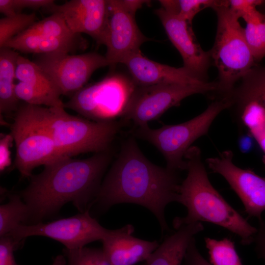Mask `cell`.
I'll return each mask as SVG.
<instances>
[{
  "mask_svg": "<svg viewBox=\"0 0 265 265\" xmlns=\"http://www.w3.org/2000/svg\"><path fill=\"white\" fill-rule=\"evenodd\" d=\"M179 172L150 162L130 136L122 143L95 202L104 210L122 203L142 206L155 216L162 233L169 231L164 211L168 204L178 201Z\"/></svg>",
  "mask_w": 265,
  "mask_h": 265,
  "instance_id": "1",
  "label": "cell"
},
{
  "mask_svg": "<svg viewBox=\"0 0 265 265\" xmlns=\"http://www.w3.org/2000/svg\"><path fill=\"white\" fill-rule=\"evenodd\" d=\"M111 149L83 159L63 157L31 176L20 196L30 218L41 220L71 202L81 212L95 201L103 176L113 157Z\"/></svg>",
  "mask_w": 265,
  "mask_h": 265,
  "instance_id": "2",
  "label": "cell"
},
{
  "mask_svg": "<svg viewBox=\"0 0 265 265\" xmlns=\"http://www.w3.org/2000/svg\"><path fill=\"white\" fill-rule=\"evenodd\" d=\"M184 159L187 173L180 185L178 202L186 208L187 214L184 217H176L173 221V227L177 230L184 225L207 222L237 235L243 245L253 243L258 229L250 225L212 186L200 148L190 147Z\"/></svg>",
  "mask_w": 265,
  "mask_h": 265,
  "instance_id": "3",
  "label": "cell"
},
{
  "mask_svg": "<svg viewBox=\"0 0 265 265\" xmlns=\"http://www.w3.org/2000/svg\"><path fill=\"white\" fill-rule=\"evenodd\" d=\"M26 104L33 115L49 131L63 157L111 149L115 136L126 124L121 120L92 121L70 114L62 107Z\"/></svg>",
  "mask_w": 265,
  "mask_h": 265,
  "instance_id": "4",
  "label": "cell"
},
{
  "mask_svg": "<svg viewBox=\"0 0 265 265\" xmlns=\"http://www.w3.org/2000/svg\"><path fill=\"white\" fill-rule=\"evenodd\" d=\"M233 104L232 99L225 96L212 103L202 113L184 123L165 125L156 129L146 124L134 127L131 132L134 137L155 146L165 159L166 167L180 172L186 169L184 157L191 144L206 134L217 116Z\"/></svg>",
  "mask_w": 265,
  "mask_h": 265,
  "instance_id": "5",
  "label": "cell"
},
{
  "mask_svg": "<svg viewBox=\"0 0 265 265\" xmlns=\"http://www.w3.org/2000/svg\"><path fill=\"white\" fill-rule=\"evenodd\" d=\"M227 3L214 9L217 27L213 46L209 52L219 74L218 91L229 96L235 83L253 67L255 60L247 43L244 28Z\"/></svg>",
  "mask_w": 265,
  "mask_h": 265,
  "instance_id": "6",
  "label": "cell"
},
{
  "mask_svg": "<svg viewBox=\"0 0 265 265\" xmlns=\"http://www.w3.org/2000/svg\"><path fill=\"white\" fill-rule=\"evenodd\" d=\"M137 86L131 77L113 73L76 92L64 108L92 121L113 120L121 117Z\"/></svg>",
  "mask_w": 265,
  "mask_h": 265,
  "instance_id": "7",
  "label": "cell"
},
{
  "mask_svg": "<svg viewBox=\"0 0 265 265\" xmlns=\"http://www.w3.org/2000/svg\"><path fill=\"white\" fill-rule=\"evenodd\" d=\"M16 146L15 164L22 177L63 157L49 131L33 115L25 103L19 106L10 127Z\"/></svg>",
  "mask_w": 265,
  "mask_h": 265,
  "instance_id": "8",
  "label": "cell"
},
{
  "mask_svg": "<svg viewBox=\"0 0 265 265\" xmlns=\"http://www.w3.org/2000/svg\"><path fill=\"white\" fill-rule=\"evenodd\" d=\"M217 82L199 85L158 84L137 86L121 120L132 121L134 127L146 124L159 118L171 107L179 106L187 97L195 94L218 91Z\"/></svg>",
  "mask_w": 265,
  "mask_h": 265,
  "instance_id": "9",
  "label": "cell"
},
{
  "mask_svg": "<svg viewBox=\"0 0 265 265\" xmlns=\"http://www.w3.org/2000/svg\"><path fill=\"white\" fill-rule=\"evenodd\" d=\"M147 0H107L104 45L106 57L113 65L122 63L140 52L141 46L151 40L138 28L135 21L138 9Z\"/></svg>",
  "mask_w": 265,
  "mask_h": 265,
  "instance_id": "10",
  "label": "cell"
},
{
  "mask_svg": "<svg viewBox=\"0 0 265 265\" xmlns=\"http://www.w3.org/2000/svg\"><path fill=\"white\" fill-rule=\"evenodd\" d=\"M108 229L93 218L89 211L48 223L20 224L6 235L17 242L30 236H44L62 243L67 249H75L103 239Z\"/></svg>",
  "mask_w": 265,
  "mask_h": 265,
  "instance_id": "11",
  "label": "cell"
},
{
  "mask_svg": "<svg viewBox=\"0 0 265 265\" xmlns=\"http://www.w3.org/2000/svg\"><path fill=\"white\" fill-rule=\"evenodd\" d=\"M33 61L50 77L61 95H73L83 87L96 70L113 65L106 56L94 52L38 54Z\"/></svg>",
  "mask_w": 265,
  "mask_h": 265,
  "instance_id": "12",
  "label": "cell"
},
{
  "mask_svg": "<svg viewBox=\"0 0 265 265\" xmlns=\"http://www.w3.org/2000/svg\"><path fill=\"white\" fill-rule=\"evenodd\" d=\"M233 153L227 150L215 157L209 158L206 162L213 173L222 176L241 200L245 213L250 217L262 219L265 210V177L251 169H242L233 162Z\"/></svg>",
  "mask_w": 265,
  "mask_h": 265,
  "instance_id": "13",
  "label": "cell"
},
{
  "mask_svg": "<svg viewBox=\"0 0 265 265\" xmlns=\"http://www.w3.org/2000/svg\"><path fill=\"white\" fill-rule=\"evenodd\" d=\"M60 13L74 34H86L104 45L107 13V0H71L64 4L55 3L45 8Z\"/></svg>",
  "mask_w": 265,
  "mask_h": 265,
  "instance_id": "14",
  "label": "cell"
},
{
  "mask_svg": "<svg viewBox=\"0 0 265 265\" xmlns=\"http://www.w3.org/2000/svg\"><path fill=\"white\" fill-rule=\"evenodd\" d=\"M155 13L160 20L168 38L181 55L183 67L205 80L204 76L209 67L210 54L203 51L198 43L191 25L161 7L156 9Z\"/></svg>",
  "mask_w": 265,
  "mask_h": 265,
  "instance_id": "15",
  "label": "cell"
},
{
  "mask_svg": "<svg viewBox=\"0 0 265 265\" xmlns=\"http://www.w3.org/2000/svg\"><path fill=\"white\" fill-rule=\"evenodd\" d=\"M137 86L158 84L199 85L207 82L184 67L176 68L158 63L144 56L141 51L123 63Z\"/></svg>",
  "mask_w": 265,
  "mask_h": 265,
  "instance_id": "16",
  "label": "cell"
},
{
  "mask_svg": "<svg viewBox=\"0 0 265 265\" xmlns=\"http://www.w3.org/2000/svg\"><path fill=\"white\" fill-rule=\"evenodd\" d=\"M134 227L127 224L108 230L102 240L103 250L112 265H134L145 262L158 247L157 240L148 241L133 236Z\"/></svg>",
  "mask_w": 265,
  "mask_h": 265,
  "instance_id": "17",
  "label": "cell"
},
{
  "mask_svg": "<svg viewBox=\"0 0 265 265\" xmlns=\"http://www.w3.org/2000/svg\"><path fill=\"white\" fill-rule=\"evenodd\" d=\"M86 46L83 38L68 39L42 30H27L7 41L2 47L25 53L46 54L70 53Z\"/></svg>",
  "mask_w": 265,
  "mask_h": 265,
  "instance_id": "18",
  "label": "cell"
},
{
  "mask_svg": "<svg viewBox=\"0 0 265 265\" xmlns=\"http://www.w3.org/2000/svg\"><path fill=\"white\" fill-rule=\"evenodd\" d=\"M203 230L199 222L181 226L163 240L145 265H181L190 241Z\"/></svg>",
  "mask_w": 265,
  "mask_h": 265,
  "instance_id": "19",
  "label": "cell"
},
{
  "mask_svg": "<svg viewBox=\"0 0 265 265\" xmlns=\"http://www.w3.org/2000/svg\"><path fill=\"white\" fill-rule=\"evenodd\" d=\"M20 54L6 47L0 50V115L16 112L19 100L15 92L14 80L17 59Z\"/></svg>",
  "mask_w": 265,
  "mask_h": 265,
  "instance_id": "20",
  "label": "cell"
},
{
  "mask_svg": "<svg viewBox=\"0 0 265 265\" xmlns=\"http://www.w3.org/2000/svg\"><path fill=\"white\" fill-rule=\"evenodd\" d=\"M16 79L55 96L61 95L50 77L37 64L20 55L17 61Z\"/></svg>",
  "mask_w": 265,
  "mask_h": 265,
  "instance_id": "21",
  "label": "cell"
},
{
  "mask_svg": "<svg viewBox=\"0 0 265 265\" xmlns=\"http://www.w3.org/2000/svg\"><path fill=\"white\" fill-rule=\"evenodd\" d=\"M30 218L29 209L20 195H12L0 206V236L8 234L22 222Z\"/></svg>",
  "mask_w": 265,
  "mask_h": 265,
  "instance_id": "22",
  "label": "cell"
},
{
  "mask_svg": "<svg viewBox=\"0 0 265 265\" xmlns=\"http://www.w3.org/2000/svg\"><path fill=\"white\" fill-rule=\"evenodd\" d=\"M204 240L212 265H243L231 239L206 237Z\"/></svg>",
  "mask_w": 265,
  "mask_h": 265,
  "instance_id": "23",
  "label": "cell"
},
{
  "mask_svg": "<svg viewBox=\"0 0 265 265\" xmlns=\"http://www.w3.org/2000/svg\"><path fill=\"white\" fill-rule=\"evenodd\" d=\"M15 92L19 100L25 103L38 106L64 107V103L58 97L33 87L23 82L15 84Z\"/></svg>",
  "mask_w": 265,
  "mask_h": 265,
  "instance_id": "24",
  "label": "cell"
},
{
  "mask_svg": "<svg viewBox=\"0 0 265 265\" xmlns=\"http://www.w3.org/2000/svg\"><path fill=\"white\" fill-rule=\"evenodd\" d=\"M34 13H18L0 19V47L9 40L22 33L36 22Z\"/></svg>",
  "mask_w": 265,
  "mask_h": 265,
  "instance_id": "25",
  "label": "cell"
},
{
  "mask_svg": "<svg viewBox=\"0 0 265 265\" xmlns=\"http://www.w3.org/2000/svg\"><path fill=\"white\" fill-rule=\"evenodd\" d=\"M226 1L215 0H173L171 14L178 16L191 25L194 17L200 11L208 7L214 9L225 4Z\"/></svg>",
  "mask_w": 265,
  "mask_h": 265,
  "instance_id": "26",
  "label": "cell"
},
{
  "mask_svg": "<svg viewBox=\"0 0 265 265\" xmlns=\"http://www.w3.org/2000/svg\"><path fill=\"white\" fill-rule=\"evenodd\" d=\"M241 108L242 124L255 139L265 130V107L258 101H250Z\"/></svg>",
  "mask_w": 265,
  "mask_h": 265,
  "instance_id": "27",
  "label": "cell"
},
{
  "mask_svg": "<svg viewBox=\"0 0 265 265\" xmlns=\"http://www.w3.org/2000/svg\"><path fill=\"white\" fill-rule=\"evenodd\" d=\"M67 265H112L102 249L83 247L65 251Z\"/></svg>",
  "mask_w": 265,
  "mask_h": 265,
  "instance_id": "28",
  "label": "cell"
},
{
  "mask_svg": "<svg viewBox=\"0 0 265 265\" xmlns=\"http://www.w3.org/2000/svg\"><path fill=\"white\" fill-rule=\"evenodd\" d=\"M244 35L255 61L265 56V19L246 23Z\"/></svg>",
  "mask_w": 265,
  "mask_h": 265,
  "instance_id": "29",
  "label": "cell"
},
{
  "mask_svg": "<svg viewBox=\"0 0 265 265\" xmlns=\"http://www.w3.org/2000/svg\"><path fill=\"white\" fill-rule=\"evenodd\" d=\"M19 243L8 235L0 237V265H18L14 256V251Z\"/></svg>",
  "mask_w": 265,
  "mask_h": 265,
  "instance_id": "30",
  "label": "cell"
},
{
  "mask_svg": "<svg viewBox=\"0 0 265 265\" xmlns=\"http://www.w3.org/2000/svg\"><path fill=\"white\" fill-rule=\"evenodd\" d=\"M264 1L262 0H230L229 6L233 14L239 19L262 5Z\"/></svg>",
  "mask_w": 265,
  "mask_h": 265,
  "instance_id": "31",
  "label": "cell"
},
{
  "mask_svg": "<svg viewBox=\"0 0 265 265\" xmlns=\"http://www.w3.org/2000/svg\"><path fill=\"white\" fill-rule=\"evenodd\" d=\"M14 139L11 133L2 134L0 139V171L3 172L11 164L10 148Z\"/></svg>",
  "mask_w": 265,
  "mask_h": 265,
  "instance_id": "32",
  "label": "cell"
},
{
  "mask_svg": "<svg viewBox=\"0 0 265 265\" xmlns=\"http://www.w3.org/2000/svg\"><path fill=\"white\" fill-rule=\"evenodd\" d=\"M184 261L185 265H212L199 252L195 238L191 239L188 246Z\"/></svg>",
  "mask_w": 265,
  "mask_h": 265,
  "instance_id": "33",
  "label": "cell"
},
{
  "mask_svg": "<svg viewBox=\"0 0 265 265\" xmlns=\"http://www.w3.org/2000/svg\"><path fill=\"white\" fill-rule=\"evenodd\" d=\"M259 221V228L253 242L255 244V250L258 256L265 262V222L263 219Z\"/></svg>",
  "mask_w": 265,
  "mask_h": 265,
  "instance_id": "34",
  "label": "cell"
},
{
  "mask_svg": "<svg viewBox=\"0 0 265 265\" xmlns=\"http://www.w3.org/2000/svg\"><path fill=\"white\" fill-rule=\"evenodd\" d=\"M14 3L16 10L19 13V10L25 8L32 9L46 8L54 3V1L53 0H14Z\"/></svg>",
  "mask_w": 265,
  "mask_h": 265,
  "instance_id": "35",
  "label": "cell"
},
{
  "mask_svg": "<svg viewBox=\"0 0 265 265\" xmlns=\"http://www.w3.org/2000/svg\"><path fill=\"white\" fill-rule=\"evenodd\" d=\"M255 141L253 136L249 132L240 136L238 139V147L241 152L247 153L252 151L254 147Z\"/></svg>",
  "mask_w": 265,
  "mask_h": 265,
  "instance_id": "36",
  "label": "cell"
},
{
  "mask_svg": "<svg viewBox=\"0 0 265 265\" xmlns=\"http://www.w3.org/2000/svg\"><path fill=\"white\" fill-rule=\"evenodd\" d=\"M0 12L5 16H11L18 13L14 0H0Z\"/></svg>",
  "mask_w": 265,
  "mask_h": 265,
  "instance_id": "37",
  "label": "cell"
},
{
  "mask_svg": "<svg viewBox=\"0 0 265 265\" xmlns=\"http://www.w3.org/2000/svg\"><path fill=\"white\" fill-rule=\"evenodd\" d=\"M255 140L259 144L263 152L262 161L265 166V130Z\"/></svg>",
  "mask_w": 265,
  "mask_h": 265,
  "instance_id": "38",
  "label": "cell"
},
{
  "mask_svg": "<svg viewBox=\"0 0 265 265\" xmlns=\"http://www.w3.org/2000/svg\"><path fill=\"white\" fill-rule=\"evenodd\" d=\"M52 265H66V260L63 255H58Z\"/></svg>",
  "mask_w": 265,
  "mask_h": 265,
  "instance_id": "39",
  "label": "cell"
},
{
  "mask_svg": "<svg viewBox=\"0 0 265 265\" xmlns=\"http://www.w3.org/2000/svg\"><path fill=\"white\" fill-rule=\"evenodd\" d=\"M260 6H263L264 7V10L265 13H263L265 14V0L264 2L262 5H261Z\"/></svg>",
  "mask_w": 265,
  "mask_h": 265,
  "instance_id": "40",
  "label": "cell"
},
{
  "mask_svg": "<svg viewBox=\"0 0 265 265\" xmlns=\"http://www.w3.org/2000/svg\"><path fill=\"white\" fill-rule=\"evenodd\" d=\"M142 265H145V263L144 264Z\"/></svg>",
  "mask_w": 265,
  "mask_h": 265,
  "instance_id": "41",
  "label": "cell"
}]
</instances>
